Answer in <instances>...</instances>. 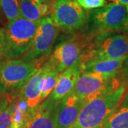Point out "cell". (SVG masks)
Masks as SVG:
<instances>
[{
  "label": "cell",
  "instance_id": "1",
  "mask_svg": "<svg viewBox=\"0 0 128 128\" xmlns=\"http://www.w3.org/2000/svg\"><path fill=\"white\" fill-rule=\"evenodd\" d=\"M128 93V86L98 96L86 102L76 121L69 128H102Z\"/></svg>",
  "mask_w": 128,
  "mask_h": 128
},
{
  "label": "cell",
  "instance_id": "2",
  "mask_svg": "<svg viewBox=\"0 0 128 128\" xmlns=\"http://www.w3.org/2000/svg\"><path fill=\"white\" fill-rule=\"evenodd\" d=\"M39 24L23 17L9 22L5 28L4 59H18L32 48Z\"/></svg>",
  "mask_w": 128,
  "mask_h": 128
},
{
  "label": "cell",
  "instance_id": "3",
  "mask_svg": "<svg viewBox=\"0 0 128 128\" xmlns=\"http://www.w3.org/2000/svg\"><path fill=\"white\" fill-rule=\"evenodd\" d=\"M91 38L87 33L74 34L56 46L46 63L59 73L81 64Z\"/></svg>",
  "mask_w": 128,
  "mask_h": 128
},
{
  "label": "cell",
  "instance_id": "4",
  "mask_svg": "<svg viewBox=\"0 0 128 128\" xmlns=\"http://www.w3.org/2000/svg\"><path fill=\"white\" fill-rule=\"evenodd\" d=\"M91 38L81 64L95 59H125L128 56V34L108 32Z\"/></svg>",
  "mask_w": 128,
  "mask_h": 128
},
{
  "label": "cell",
  "instance_id": "5",
  "mask_svg": "<svg viewBox=\"0 0 128 128\" xmlns=\"http://www.w3.org/2000/svg\"><path fill=\"white\" fill-rule=\"evenodd\" d=\"M44 60H6L0 63V96L16 91L41 68Z\"/></svg>",
  "mask_w": 128,
  "mask_h": 128
},
{
  "label": "cell",
  "instance_id": "6",
  "mask_svg": "<svg viewBox=\"0 0 128 128\" xmlns=\"http://www.w3.org/2000/svg\"><path fill=\"white\" fill-rule=\"evenodd\" d=\"M128 22L127 8L117 2L99 9L90 10L87 14L88 34L91 37L100 34L119 32Z\"/></svg>",
  "mask_w": 128,
  "mask_h": 128
},
{
  "label": "cell",
  "instance_id": "7",
  "mask_svg": "<svg viewBox=\"0 0 128 128\" xmlns=\"http://www.w3.org/2000/svg\"><path fill=\"white\" fill-rule=\"evenodd\" d=\"M123 86L119 76L103 77L82 73L77 80L70 93L86 103L98 96L114 91Z\"/></svg>",
  "mask_w": 128,
  "mask_h": 128
},
{
  "label": "cell",
  "instance_id": "8",
  "mask_svg": "<svg viewBox=\"0 0 128 128\" xmlns=\"http://www.w3.org/2000/svg\"><path fill=\"white\" fill-rule=\"evenodd\" d=\"M56 26L67 33H74L86 24L87 14L76 0H54L51 4Z\"/></svg>",
  "mask_w": 128,
  "mask_h": 128
},
{
  "label": "cell",
  "instance_id": "9",
  "mask_svg": "<svg viewBox=\"0 0 128 128\" xmlns=\"http://www.w3.org/2000/svg\"><path fill=\"white\" fill-rule=\"evenodd\" d=\"M58 34L53 17L47 16L39 20V24L34 38L32 48L22 58L28 61L42 60L50 53Z\"/></svg>",
  "mask_w": 128,
  "mask_h": 128
},
{
  "label": "cell",
  "instance_id": "10",
  "mask_svg": "<svg viewBox=\"0 0 128 128\" xmlns=\"http://www.w3.org/2000/svg\"><path fill=\"white\" fill-rule=\"evenodd\" d=\"M60 100L50 96L32 110H28L21 128H56Z\"/></svg>",
  "mask_w": 128,
  "mask_h": 128
},
{
  "label": "cell",
  "instance_id": "11",
  "mask_svg": "<svg viewBox=\"0 0 128 128\" xmlns=\"http://www.w3.org/2000/svg\"><path fill=\"white\" fill-rule=\"evenodd\" d=\"M50 68V66L46 61L41 68L37 70L21 88L18 96L19 99L26 102L29 110L34 108L40 103L44 78Z\"/></svg>",
  "mask_w": 128,
  "mask_h": 128
},
{
  "label": "cell",
  "instance_id": "12",
  "mask_svg": "<svg viewBox=\"0 0 128 128\" xmlns=\"http://www.w3.org/2000/svg\"><path fill=\"white\" fill-rule=\"evenodd\" d=\"M85 102L70 92L60 100L56 128H69L76 121Z\"/></svg>",
  "mask_w": 128,
  "mask_h": 128
},
{
  "label": "cell",
  "instance_id": "13",
  "mask_svg": "<svg viewBox=\"0 0 128 128\" xmlns=\"http://www.w3.org/2000/svg\"><path fill=\"white\" fill-rule=\"evenodd\" d=\"M124 59H95L81 64L82 73L103 77L119 76Z\"/></svg>",
  "mask_w": 128,
  "mask_h": 128
},
{
  "label": "cell",
  "instance_id": "14",
  "mask_svg": "<svg viewBox=\"0 0 128 128\" xmlns=\"http://www.w3.org/2000/svg\"><path fill=\"white\" fill-rule=\"evenodd\" d=\"M82 73L81 64L66 69L58 76V81L50 98L55 100H60L73 90V87L78 78Z\"/></svg>",
  "mask_w": 128,
  "mask_h": 128
},
{
  "label": "cell",
  "instance_id": "15",
  "mask_svg": "<svg viewBox=\"0 0 128 128\" xmlns=\"http://www.w3.org/2000/svg\"><path fill=\"white\" fill-rule=\"evenodd\" d=\"M102 128H128V93Z\"/></svg>",
  "mask_w": 128,
  "mask_h": 128
},
{
  "label": "cell",
  "instance_id": "16",
  "mask_svg": "<svg viewBox=\"0 0 128 128\" xmlns=\"http://www.w3.org/2000/svg\"><path fill=\"white\" fill-rule=\"evenodd\" d=\"M20 12L23 18L32 22H38L43 18L40 4L36 0H18Z\"/></svg>",
  "mask_w": 128,
  "mask_h": 128
},
{
  "label": "cell",
  "instance_id": "17",
  "mask_svg": "<svg viewBox=\"0 0 128 128\" xmlns=\"http://www.w3.org/2000/svg\"><path fill=\"white\" fill-rule=\"evenodd\" d=\"M58 76L59 73H58L56 70L51 68V67L48 70L43 80L40 97V103L46 100L49 97L50 94H51L57 83Z\"/></svg>",
  "mask_w": 128,
  "mask_h": 128
},
{
  "label": "cell",
  "instance_id": "18",
  "mask_svg": "<svg viewBox=\"0 0 128 128\" xmlns=\"http://www.w3.org/2000/svg\"><path fill=\"white\" fill-rule=\"evenodd\" d=\"M0 9L8 22L22 17L18 0H0Z\"/></svg>",
  "mask_w": 128,
  "mask_h": 128
},
{
  "label": "cell",
  "instance_id": "19",
  "mask_svg": "<svg viewBox=\"0 0 128 128\" xmlns=\"http://www.w3.org/2000/svg\"><path fill=\"white\" fill-rule=\"evenodd\" d=\"M15 104L10 102L0 112V128H11L14 116Z\"/></svg>",
  "mask_w": 128,
  "mask_h": 128
},
{
  "label": "cell",
  "instance_id": "20",
  "mask_svg": "<svg viewBox=\"0 0 128 128\" xmlns=\"http://www.w3.org/2000/svg\"><path fill=\"white\" fill-rule=\"evenodd\" d=\"M76 2L82 8L87 10L99 9L106 4L105 0H76Z\"/></svg>",
  "mask_w": 128,
  "mask_h": 128
},
{
  "label": "cell",
  "instance_id": "21",
  "mask_svg": "<svg viewBox=\"0 0 128 128\" xmlns=\"http://www.w3.org/2000/svg\"><path fill=\"white\" fill-rule=\"evenodd\" d=\"M119 76L124 86H128V54L124 60L123 66L120 72Z\"/></svg>",
  "mask_w": 128,
  "mask_h": 128
},
{
  "label": "cell",
  "instance_id": "22",
  "mask_svg": "<svg viewBox=\"0 0 128 128\" xmlns=\"http://www.w3.org/2000/svg\"><path fill=\"white\" fill-rule=\"evenodd\" d=\"M5 46V28H0V60L4 59Z\"/></svg>",
  "mask_w": 128,
  "mask_h": 128
},
{
  "label": "cell",
  "instance_id": "23",
  "mask_svg": "<svg viewBox=\"0 0 128 128\" xmlns=\"http://www.w3.org/2000/svg\"><path fill=\"white\" fill-rule=\"evenodd\" d=\"M10 102L9 99L4 96H0V112Z\"/></svg>",
  "mask_w": 128,
  "mask_h": 128
},
{
  "label": "cell",
  "instance_id": "24",
  "mask_svg": "<svg viewBox=\"0 0 128 128\" xmlns=\"http://www.w3.org/2000/svg\"><path fill=\"white\" fill-rule=\"evenodd\" d=\"M115 2L123 5V6H128V0H114Z\"/></svg>",
  "mask_w": 128,
  "mask_h": 128
},
{
  "label": "cell",
  "instance_id": "25",
  "mask_svg": "<svg viewBox=\"0 0 128 128\" xmlns=\"http://www.w3.org/2000/svg\"><path fill=\"white\" fill-rule=\"evenodd\" d=\"M37 2H38L39 3H45L47 0H36Z\"/></svg>",
  "mask_w": 128,
  "mask_h": 128
},
{
  "label": "cell",
  "instance_id": "26",
  "mask_svg": "<svg viewBox=\"0 0 128 128\" xmlns=\"http://www.w3.org/2000/svg\"><path fill=\"white\" fill-rule=\"evenodd\" d=\"M125 30H126V32L128 33V22H127V24L125 25Z\"/></svg>",
  "mask_w": 128,
  "mask_h": 128
},
{
  "label": "cell",
  "instance_id": "27",
  "mask_svg": "<svg viewBox=\"0 0 128 128\" xmlns=\"http://www.w3.org/2000/svg\"><path fill=\"white\" fill-rule=\"evenodd\" d=\"M127 8V12H128V6L126 7Z\"/></svg>",
  "mask_w": 128,
  "mask_h": 128
},
{
  "label": "cell",
  "instance_id": "28",
  "mask_svg": "<svg viewBox=\"0 0 128 128\" xmlns=\"http://www.w3.org/2000/svg\"><path fill=\"white\" fill-rule=\"evenodd\" d=\"M0 19H1V14H0Z\"/></svg>",
  "mask_w": 128,
  "mask_h": 128
},
{
  "label": "cell",
  "instance_id": "29",
  "mask_svg": "<svg viewBox=\"0 0 128 128\" xmlns=\"http://www.w3.org/2000/svg\"><path fill=\"white\" fill-rule=\"evenodd\" d=\"M110 1H113V0H110Z\"/></svg>",
  "mask_w": 128,
  "mask_h": 128
}]
</instances>
